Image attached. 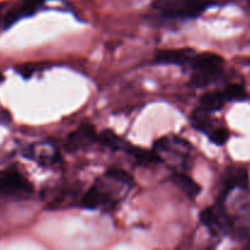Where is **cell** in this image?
Listing matches in <instances>:
<instances>
[{
	"mask_svg": "<svg viewBox=\"0 0 250 250\" xmlns=\"http://www.w3.org/2000/svg\"><path fill=\"white\" fill-rule=\"evenodd\" d=\"M224 59L215 53L194 54L190 66L194 70L189 81L190 87L202 88L216 80L224 67Z\"/></svg>",
	"mask_w": 250,
	"mask_h": 250,
	"instance_id": "obj_1",
	"label": "cell"
},
{
	"mask_svg": "<svg viewBox=\"0 0 250 250\" xmlns=\"http://www.w3.org/2000/svg\"><path fill=\"white\" fill-rule=\"evenodd\" d=\"M215 0H156L154 7L167 19H193L202 15Z\"/></svg>",
	"mask_w": 250,
	"mask_h": 250,
	"instance_id": "obj_2",
	"label": "cell"
},
{
	"mask_svg": "<svg viewBox=\"0 0 250 250\" xmlns=\"http://www.w3.org/2000/svg\"><path fill=\"white\" fill-rule=\"evenodd\" d=\"M121 198L112 193L111 181L106 175L98 180L82 198V205L85 209L109 210L115 209Z\"/></svg>",
	"mask_w": 250,
	"mask_h": 250,
	"instance_id": "obj_3",
	"label": "cell"
},
{
	"mask_svg": "<svg viewBox=\"0 0 250 250\" xmlns=\"http://www.w3.org/2000/svg\"><path fill=\"white\" fill-rule=\"evenodd\" d=\"M0 193L4 195L28 197L33 194V186L16 167L0 171Z\"/></svg>",
	"mask_w": 250,
	"mask_h": 250,
	"instance_id": "obj_4",
	"label": "cell"
},
{
	"mask_svg": "<svg viewBox=\"0 0 250 250\" xmlns=\"http://www.w3.org/2000/svg\"><path fill=\"white\" fill-rule=\"evenodd\" d=\"M200 221L215 236L226 233L232 229V219L225 211L221 202L215 207L203 210L200 214Z\"/></svg>",
	"mask_w": 250,
	"mask_h": 250,
	"instance_id": "obj_5",
	"label": "cell"
},
{
	"mask_svg": "<svg viewBox=\"0 0 250 250\" xmlns=\"http://www.w3.org/2000/svg\"><path fill=\"white\" fill-rule=\"evenodd\" d=\"M98 139V133L92 125H82L66 139V149L68 151H78L89 148Z\"/></svg>",
	"mask_w": 250,
	"mask_h": 250,
	"instance_id": "obj_6",
	"label": "cell"
},
{
	"mask_svg": "<svg viewBox=\"0 0 250 250\" xmlns=\"http://www.w3.org/2000/svg\"><path fill=\"white\" fill-rule=\"evenodd\" d=\"M44 1L45 0H21L6 14L4 19V27L9 28L22 17L32 16L44 4Z\"/></svg>",
	"mask_w": 250,
	"mask_h": 250,
	"instance_id": "obj_7",
	"label": "cell"
},
{
	"mask_svg": "<svg viewBox=\"0 0 250 250\" xmlns=\"http://www.w3.org/2000/svg\"><path fill=\"white\" fill-rule=\"evenodd\" d=\"M195 51L192 48L165 49L155 54V61L159 63H173V65H186L192 60Z\"/></svg>",
	"mask_w": 250,
	"mask_h": 250,
	"instance_id": "obj_8",
	"label": "cell"
},
{
	"mask_svg": "<svg viewBox=\"0 0 250 250\" xmlns=\"http://www.w3.org/2000/svg\"><path fill=\"white\" fill-rule=\"evenodd\" d=\"M172 181L189 199H195L202 192V187L190 176H188L185 172L173 173Z\"/></svg>",
	"mask_w": 250,
	"mask_h": 250,
	"instance_id": "obj_9",
	"label": "cell"
},
{
	"mask_svg": "<svg viewBox=\"0 0 250 250\" xmlns=\"http://www.w3.org/2000/svg\"><path fill=\"white\" fill-rule=\"evenodd\" d=\"M124 150H126V153L133 156L134 160L141 165H155V164L161 163V156L155 150L150 151L139 148V146H129V144H126Z\"/></svg>",
	"mask_w": 250,
	"mask_h": 250,
	"instance_id": "obj_10",
	"label": "cell"
},
{
	"mask_svg": "<svg viewBox=\"0 0 250 250\" xmlns=\"http://www.w3.org/2000/svg\"><path fill=\"white\" fill-rule=\"evenodd\" d=\"M248 186V175L244 170H233L229 172L224 181V190H222V195L226 197L232 189L234 188H244Z\"/></svg>",
	"mask_w": 250,
	"mask_h": 250,
	"instance_id": "obj_11",
	"label": "cell"
},
{
	"mask_svg": "<svg viewBox=\"0 0 250 250\" xmlns=\"http://www.w3.org/2000/svg\"><path fill=\"white\" fill-rule=\"evenodd\" d=\"M226 98H225L222 90H219V92H212L208 93L204 97L200 99V110L205 112H214L217 111V110L222 109L224 105L226 104Z\"/></svg>",
	"mask_w": 250,
	"mask_h": 250,
	"instance_id": "obj_12",
	"label": "cell"
},
{
	"mask_svg": "<svg viewBox=\"0 0 250 250\" xmlns=\"http://www.w3.org/2000/svg\"><path fill=\"white\" fill-rule=\"evenodd\" d=\"M97 142L102 144V146L111 149V150H124L125 146H126V144H125L126 142L122 141L116 133H114L110 129L103 131L102 133H98Z\"/></svg>",
	"mask_w": 250,
	"mask_h": 250,
	"instance_id": "obj_13",
	"label": "cell"
},
{
	"mask_svg": "<svg viewBox=\"0 0 250 250\" xmlns=\"http://www.w3.org/2000/svg\"><path fill=\"white\" fill-rule=\"evenodd\" d=\"M231 231H236L238 236L242 237V238L250 236V208L244 210L243 214L236 221L232 219Z\"/></svg>",
	"mask_w": 250,
	"mask_h": 250,
	"instance_id": "obj_14",
	"label": "cell"
},
{
	"mask_svg": "<svg viewBox=\"0 0 250 250\" xmlns=\"http://www.w3.org/2000/svg\"><path fill=\"white\" fill-rule=\"evenodd\" d=\"M227 102L231 100H242L247 97V92L241 84H231L222 90Z\"/></svg>",
	"mask_w": 250,
	"mask_h": 250,
	"instance_id": "obj_15",
	"label": "cell"
},
{
	"mask_svg": "<svg viewBox=\"0 0 250 250\" xmlns=\"http://www.w3.org/2000/svg\"><path fill=\"white\" fill-rule=\"evenodd\" d=\"M209 138L212 143L217 146H224L229 138V132L224 127H217V128H211L209 131Z\"/></svg>",
	"mask_w": 250,
	"mask_h": 250,
	"instance_id": "obj_16",
	"label": "cell"
},
{
	"mask_svg": "<svg viewBox=\"0 0 250 250\" xmlns=\"http://www.w3.org/2000/svg\"><path fill=\"white\" fill-rule=\"evenodd\" d=\"M10 121V115L7 111H1L0 112V122H7Z\"/></svg>",
	"mask_w": 250,
	"mask_h": 250,
	"instance_id": "obj_17",
	"label": "cell"
},
{
	"mask_svg": "<svg viewBox=\"0 0 250 250\" xmlns=\"http://www.w3.org/2000/svg\"><path fill=\"white\" fill-rule=\"evenodd\" d=\"M2 81H4V76H2L1 73H0V83H1Z\"/></svg>",
	"mask_w": 250,
	"mask_h": 250,
	"instance_id": "obj_18",
	"label": "cell"
}]
</instances>
